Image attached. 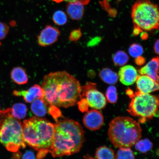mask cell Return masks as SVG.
Segmentation results:
<instances>
[{
  "mask_svg": "<svg viewBox=\"0 0 159 159\" xmlns=\"http://www.w3.org/2000/svg\"><path fill=\"white\" fill-rule=\"evenodd\" d=\"M41 87L47 105L68 108L74 105L80 96L81 87L73 75L66 71L51 73L43 77Z\"/></svg>",
  "mask_w": 159,
  "mask_h": 159,
  "instance_id": "obj_1",
  "label": "cell"
},
{
  "mask_svg": "<svg viewBox=\"0 0 159 159\" xmlns=\"http://www.w3.org/2000/svg\"><path fill=\"white\" fill-rule=\"evenodd\" d=\"M52 146L49 151L54 157L78 152L84 141V132L78 122L69 119L56 120Z\"/></svg>",
  "mask_w": 159,
  "mask_h": 159,
  "instance_id": "obj_2",
  "label": "cell"
},
{
  "mask_svg": "<svg viewBox=\"0 0 159 159\" xmlns=\"http://www.w3.org/2000/svg\"><path fill=\"white\" fill-rule=\"evenodd\" d=\"M22 128L25 143L38 152H49L54 139V124L46 119L33 117L24 121Z\"/></svg>",
  "mask_w": 159,
  "mask_h": 159,
  "instance_id": "obj_3",
  "label": "cell"
},
{
  "mask_svg": "<svg viewBox=\"0 0 159 159\" xmlns=\"http://www.w3.org/2000/svg\"><path fill=\"white\" fill-rule=\"evenodd\" d=\"M142 135L140 125L129 117H116L109 124V140L119 148H130L140 140Z\"/></svg>",
  "mask_w": 159,
  "mask_h": 159,
  "instance_id": "obj_4",
  "label": "cell"
},
{
  "mask_svg": "<svg viewBox=\"0 0 159 159\" xmlns=\"http://www.w3.org/2000/svg\"><path fill=\"white\" fill-rule=\"evenodd\" d=\"M131 16L134 27L148 31L159 28V7L149 0H139L133 7Z\"/></svg>",
  "mask_w": 159,
  "mask_h": 159,
  "instance_id": "obj_5",
  "label": "cell"
},
{
  "mask_svg": "<svg viewBox=\"0 0 159 159\" xmlns=\"http://www.w3.org/2000/svg\"><path fill=\"white\" fill-rule=\"evenodd\" d=\"M159 108V95L142 94L136 92L132 98L127 109L129 114L139 118L144 123L152 119Z\"/></svg>",
  "mask_w": 159,
  "mask_h": 159,
  "instance_id": "obj_6",
  "label": "cell"
},
{
  "mask_svg": "<svg viewBox=\"0 0 159 159\" xmlns=\"http://www.w3.org/2000/svg\"><path fill=\"white\" fill-rule=\"evenodd\" d=\"M0 143L7 150L12 152L25 148L22 125L19 119L12 117L2 125L0 128Z\"/></svg>",
  "mask_w": 159,
  "mask_h": 159,
  "instance_id": "obj_7",
  "label": "cell"
},
{
  "mask_svg": "<svg viewBox=\"0 0 159 159\" xmlns=\"http://www.w3.org/2000/svg\"><path fill=\"white\" fill-rule=\"evenodd\" d=\"M81 87V92L80 99H86L89 107L96 110L105 108L107 103L106 97L97 89L96 83L89 82Z\"/></svg>",
  "mask_w": 159,
  "mask_h": 159,
  "instance_id": "obj_8",
  "label": "cell"
},
{
  "mask_svg": "<svg viewBox=\"0 0 159 159\" xmlns=\"http://www.w3.org/2000/svg\"><path fill=\"white\" fill-rule=\"evenodd\" d=\"M60 33L58 29L50 25H47L37 36L39 45L45 47L53 44L57 41Z\"/></svg>",
  "mask_w": 159,
  "mask_h": 159,
  "instance_id": "obj_9",
  "label": "cell"
},
{
  "mask_svg": "<svg viewBox=\"0 0 159 159\" xmlns=\"http://www.w3.org/2000/svg\"><path fill=\"white\" fill-rule=\"evenodd\" d=\"M84 126L92 130H98L103 126L104 118L103 115L96 109L87 111L83 119Z\"/></svg>",
  "mask_w": 159,
  "mask_h": 159,
  "instance_id": "obj_10",
  "label": "cell"
},
{
  "mask_svg": "<svg viewBox=\"0 0 159 159\" xmlns=\"http://www.w3.org/2000/svg\"><path fill=\"white\" fill-rule=\"evenodd\" d=\"M136 92L142 94H150L159 90V82L145 75H139L136 81Z\"/></svg>",
  "mask_w": 159,
  "mask_h": 159,
  "instance_id": "obj_11",
  "label": "cell"
},
{
  "mask_svg": "<svg viewBox=\"0 0 159 159\" xmlns=\"http://www.w3.org/2000/svg\"><path fill=\"white\" fill-rule=\"evenodd\" d=\"M13 94L16 96H23L26 102L30 103L37 99H43L45 93L41 86L35 84L26 91L15 90Z\"/></svg>",
  "mask_w": 159,
  "mask_h": 159,
  "instance_id": "obj_12",
  "label": "cell"
},
{
  "mask_svg": "<svg viewBox=\"0 0 159 159\" xmlns=\"http://www.w3.org/2000/svg\"><path fill=\"white\" fill-rule=\"evenodd\" d=\"M118 75L119 80L125 85L134 84L139 76L137 70L134 66L129 65L121 67Z\"/></svg>",
  "mask_w": 159,
  "mask_h": 159,
  "instance_id": "obj_13",
  "label": "cell"
},
{
  "mask_svg": "<svg viewBox=\"0 0 159 159\" xmlns=\"http://www.w3.org/2000/svg\"><path fill=\"white\" fill-rule=\"evenodd\" d=\"M159 57H154L147 64L139 69L140 75H146L157 82H159Z\"/></svg>",
  "mask_w": 159,
  "mask_h": 159,
  "instance_id": "obj_14",
  "label": "cell"
},
{
  "mask_svg": "<svg viewBox=\"0 0 159 159\" xmlns=\"http://www.w3.org/2000/svg\"><path fill=\"white\" fill-rule=\"evenodd\" d=\"M83 5L79 2L69 3L66 7L67 14L73 20H79L81 19L84 12V8Z\"/></svg>",
  "mask_w": 159,
  "mask_h": 159,
  "instance_id": "obj_15",
  "label": "cell"
},
{
  "mask_svg": "<svg viewBox=\"0 0 159 159\" xmlns=\"http://www.w3.org/2000/svg\"><path fill=\"white\" fill-rule=\"evenodd\" d=\"M99 75L101 80L110 85L116 84L119 80L118 74L108 68L102 69L99 72Z\"/></svg>",
  "mask_w": 159,
  "mask_h": 159,
  "instance_id": "obj_16",
  "label": "cell"
},
{
  "mask_svg": "<svg viewBox=\"0 0 159 159\" xmlns=\"http://www.w3.org/2000/svg\"><path fill=\"white\" fill-rule=\"evenodd\" d=\"M32 112L38 117L44 116L47 112V104L43 99H37L31 106Z\"/></svg>",
  "mask_w": 159,
  "mask_h": 159,
  "instance_id": "obj_17",
  "label": "cell"
},
{
  "mask_svg": "<svg viewBox=\"0 0 159 159\" xmlns=\"http://www.w3.org/2000/svg\"><path fill=\"white\" fill-rule=\"evenodd\" d=\"M11 77L14 82L19 85L26 84L28 77L24 69L20 67H15L11 71Z\"/></svg>",
  "mask_w": 159,
  "mask_h": 159,
  "instance_id": "obj_18",
  "label": "cell"
},
{
  "mask_svg": "<svg viewBox=\"0 0 159 159\" xmlns=\"http://www.w3.org/2000/svg\"><path fill=\"white\" fill-rule=\"evenodd\" d=\"M11 109L12 115L13 118L18 119H23L27 115V106L23 103H16L14 104Z\"/></svg>",
  "mask_w": 159,
  "mask_h": 159,
  "instance_id": "obj_19",
  "label": "cell"
},
{
  "mask_svg": "<svg viewBox=\"0 0 159 159\" xmlns=\"http://www.w3.org/2000/svg\"><path fill=\"white\" fill-rule=\"evenodd\" d=\"M96 159H116L114 151L108 147L102 146L97 149L95 153Z\"/></svg>",
  "mask_w": 159,
  "mask_h": 159,
  "instance_id": "obj_20",
  "label": "cell"
},
{
  "mask_svg": "<svg viewBox=\"0 0 159 159\" xmlns=\"http://www.w3.org/2000/svg\"><path fill=\"white\" fill-rule=\"evenodd\" d=\"M129 58L128 54L125 51H119L112 57V61L115 65L118 66H123L128 62Z\"/></svg>",
  "mask_w": 159,
  "mask_h": 159,
  "instance_id": "obj_21",
  "label": "cell"
},
{
  "mask_svg": "<svg viewBox=\"0 0 159 159\" xmlns=\"http://www.w3.org/2000/svg\"><path fill=\"white\" fill-rule=\"evenodd\" d=\"M134 145L135 149L142 153H146L153 147L152 143L148 139H140Z\"/></svg>",
  "mask_w": 159,
  "mask_h": 159,
  "instance_id": "obj_22",
  "label": "cell"
},
{
  "mask_svg": "<svg viewBox=\"0 0 159 159\" xmlns=\"http://www.w3.org/2000/svg\"><path fill=\"white\" fill-rule=\"evenodd\" d=\"M116 159H135L133 151L130 148H119L115 154Z\"/></svg>",
  "mask_w": 159,
  "mask_h": 159,
  "instance_id": "obj_23",
  "label": "cell"
},
{
  "mask_svg": "<svg viewBox=\"0 0 159 159\" xmlns=\"http://www.w3.org/2000/svg\"><path fill=\"white\" fill-rule=\"evenodd\" d=\"M107 100L111 104H115L118 99V93L116 87L114 85H110L107 88L105 94Z\"/></svg>",
  "mask_w": 159,
  "mask_h": 159,
  "instance_id": "obj_24",
  "label": "cell"
},
{
  "mask_svg": "<svg viewBox=\"0 0 159 159\" xmlns=\"http://www.w3.org/2000/svg\"><path fill=\"white\" fill-rule=\"evenodd\" d=\"M53 20L55 24L58 25H63L67 23V17L64 11L58 10L53 14Z\"/></svg>",
  "mask_w": 159,
  "mask_h": 159,
  "instance_id": "obj_25",
  "label": "cell"
},
{
  "mask_svg": "<svg viewBox=\"0 0 159 159\" xmlns=\"http://www.w3.org/2000/svg\"><path fill=\"white\" fill-rule=\"evenodd\" d=\"M144 52L142 46L138 43H133L129 48V53L131 57L136 58L141 56Z\"/></svg>",
  "mask_w": 159,
  "mask_h": 159,
  "instance_id": "obj_26",
  "label": "cell"
},
{
  "mask_svg": "<svg viewBox=\"0 0 159 159\" xmlns=\"http://www.w3.org/2000/svg\"><path fill=\"white\" fill-rule=\"evenodd\" d=\"M13 117L11 109L8 108L3 110H0V128L7 119Z\"/></svg>",
  "mask_w": 159,
  "mask_h": 159,
  "instance_id": "obj_27",
  "label": "cell"
},
{
  "mask_svg": "<svg viewBox=\"0 0 159 159\" xmlns=\"http://www.w3.org/2000/svg\"><path fill=\"white\" fill-rule=\"evenodd\" d=\"M101 3L103 9H105L111 16L114 17L116 15L117 11L116 10L111 8L109 0H102Z\"/></svg>",
  "mask_w": 159,
  "mask_h": 159,
  "instance_id": "obj_28",
  "label": "cell"
},
{
  "mask_svg": "<svg viewBox=\"0 0 159 159\" xmlns=\"http://www.w3.org/2000/svg\"><path fill=\"white\" fill-rule=\"evenodd\" d=\"M82 33L80 29L74 30L71 32L69 37V40L72 42L78 41L82 36Z\"/></svg>",
  "mask_w": 159,
  "mask_h": 159,
  "instance_id": "obj_29",
  "label": "cell"
},
{
  "mask_svg": "<svg viewBox=\"0 0 159 159\" xmlns=\"http://www.w3.org/2000/svg\"><path fill=\"white\" fill-rule=\"evenodd\" d=\"M8 26L4 23L0 22V40L6 37L9 32Z\"/></svg>",
  "mask_w": 159,
  "mask_h": 159,
  "instance_id": "obj_30",
  "label": "cell"
},
{
  "mask_svg": "<svg viewBox=\"0 0 159 159\" xmlns=\"http://www.w3.org/2000/svg\"><path fill=\"white\" fill-rule=\"evenodd\" d=\"M79 108L81 112H85L88 111L89 105L86 99L80 98V101L78 102Z\"/></svg>",
  "mask_w": 159,
  "mask_h": 159,
  "instance_id": "obj_31",
  "label": "cell"
},
{
  "mask_svg": "<svg viewBox=\"0 0 159 159\" xmlns=\"http://www.w3.org/2000/svg\"><path fill=\"white\" fill-rule=\"evenodd\" d=\"M51 1L55 2L57 3H61L63 1H66L69 2V3L79 2L84 5L88 4L89 2V0H51Z\"/></svg>",
  "mask_w": 159,
  "mask_h": 159,
  "instance_id": "obj_32",
  "label": "cell"
},
{
  "mask_svg": "<svg viewBox=\"0 0 159 159\" xmlns=\"http://www.w3.org/2000/svg\"><path fill=\"white\" fill-rule=\"evenodd\" d=\"M22 159H35L34 152L31 151H28L23 155Z\"/></svg>",
  "mask_w": 159,
  "mask_h": 159,
  "instance_id": "obj_33",
  "label": "cell"
},
{
  "mask_svg": "<svg viewBox=\"0 0 159 159\" xmlns=\"http://www.w3.org/2000/svg\"><path fill=\"white\" fill-rule=\"evenodd\" d=\"M134 61L137 65L142 66L144 65L146 60L144 57L141 56L135 58Z\"/></svg>",
  "mask_w": 159,
  "mask_h": 159,
  "instance_id": "obj_34",
  "label": "cell"
},
{
  "mask_svg": "<svg viewBox=\"0 0 159 159\" xmlns=\"http://www.w3.org/2000/svg\"><path fill=\"white\" fill-rule=\"evenodd\" d=\"M154 49L155 52L159 55V39L157 40L154 43Z\"/></svg>",
  "mask_w": 159,
  "mask_h": 159,
  "instance_id": "obj_35",
  "label": "cell"
},
{
  "mask_svg": "<svg viewBox=\"0 0 159 159\" xmlns=\"http://www.w3.org/2000/svg\"><path fill=\"white\" fill-rule=\"evenodd\" d=\"M101 39L100 37H97L91 41L89 44H90L91 45H95V44L98 43L101 41Z\"/></svg>",
  "mask_w": 159,
  "mask_h": 159,
  "instance_id": "obj_36",
  "label": "cell"
},
{
  "mask_svg": "<svg viewBox=\"0 0 159 159\" xmlns=\"http://www.w3.org/2000/svg\"><path fill=\"white\" fill-rule=\"evenodd\" d=\"M126 94L131 98L134 97V92L132 89H128L126 91Z\"/></svg>",
  "mask_w": 159,
  "mask_h": 159,
  "instance_id": "obj_37",
  "label": "cell"
},
{
  "mask_svg": "<svg viewBox=\"0 0 159 159\" xmlns=\"http://www.w3.org/2000/svg\"><path fill=\"white\" fill-rule=\"evenodd\" d=\"M16 153L13 156V159H20L21 157L20 152H16Z\"/></svg>",
  "mask_w": 159,
  "mask_h": 159,
  "instance_id": "obj_38",
  "label": "cell"
},
{
  "mask_svg": "<svg viewBox=\"0 0 159 159\" xmlns=\"http://www.w3.org/2000/svg\"><path fill=\"white\" fill-rule=\"evenodd\" d=\"M148 34H147L145 33H142L141 35V37L142 39L145 40L148 39Z\"/></svg>",
  "mask_w": 159,
  "mask_h": 159,
  "instance_id": "obj_39",
  "label": "cell"
},
{
  "mask_svg": "<svg viewBox=\"0 0 159 159\" xmlns=\"http://www.w3.org/2000/svg\"><path fill=\"white\" fill-rule=\"evenodd\" d=\"M84 159H94L92 157H91L90 156H86L85 157Z\"/></svg>",
  "mask_w": 159,
  "mask_h": 159,
  "instance_id": "obj_40",
  "label": "cell"
},
{
  "mask_svg": "<svg viewBox=\"0 0 159 159\" xmlns=\"http://www.w3.org/2000/svg\"><path fill=\"white\" fill-rule=\"evenodd\" d=\"M158 73H159V69Z\"/></svg>",
  "mask_w": 159,
  "mask_h": 159,
  "instance_id": "obj_41",
  "label": "cell"
},
{
  "mask_svg": "<svg viewBox=\"0 0 159 159\" xmlns=\"http://www.w3.org/2000/svg\"><path fill=\"white\" fill-rule=\"evenodd\" d=\"M0 45H1V43H0Z\"/></svg>",
  "mask_w": 159,
  "mask_h": 159,
  "instance_id": "obj_42",
  "label": "cell"
}]
</instances>
